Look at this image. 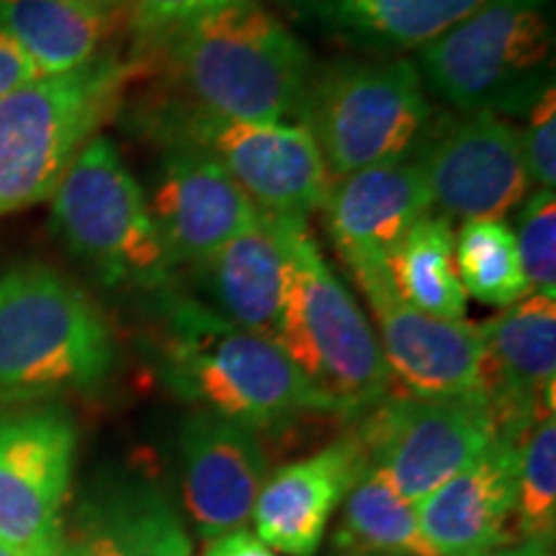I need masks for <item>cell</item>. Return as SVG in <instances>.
I'll return each instance as SVG.
<instances>
[{
    "label": "cell",
    "instance_id": "8d00e7d4",
    "mask_svg": "<svg viewBox=\"0 0 556 556\" xmlns=\"http://www.w3.org/2000/svg\"><path fill=\"white\" fill-rule=\"evenodd\" d=\"M492 556H495V554H492Z\"/></svg>",
    "mask_w": 556,
    "mask_h": 556
},
{
    "label": "cell",
    "instance_id": "6da1fadb",
    "mask_svg": "<svg viewBox=\"0 0 556 556\" xmlns=\"http://www.w3.org/2000/svg\"><path fill=\"white\" fill-rule=\"evenodd\" d=\"M139 78L163 101L242 122L299 116L315 73L307 47L258 0H232L131 47Z\"/></svg>",
    "mask_w": 556,
    "mask_h": 556
},
{
    "label": "cell",
    "instance_id": "d590c367",
    "mask_svg": "<svg viewBox=\"0 0 556 556\" xmlns=\"http://www.w3.org/2000/svg\"><path fill=\"white\" fill-rule=\"evenodd\" d=\"M366 556H381V554H366Z\"/></svg>",
    "mask_w": 556,
    "mask_h": 556
},
{
    "label": "cell",
    "instance_id": "1f68e13d",
    "mask_svg": "<svg viewBox=\"0 0 556 556\" xmlns=\"http://www.w3.org/2000/svg\"><path fill=\"white\" fill-rule=\"evenodd\" d=\"M204 556H276L270 548L263 544V541L250 533L248 528H240V531L227 533V536H219L208 541Z\"/></svg>",
    "mask_w": 556,
    "mask_h": 556
},
{
    "label": "cell",
    "instance_id": "ac0fdd59",
    "mask_svg": "<svg viewBox=\"0 0 556 556\" xmlns=\"http://www.w3.org/2000/svg\"><path fill=\"white\" fill-rule=\"evenodd\" d=\"M518 492V443L495 438L467 469L415 505L435 556H492L510 536Z\"/></svg>",
    "mask_w": 556,
    "mask_h": 556
},
{
    "label": "cell",
    "instance_id": "e0dca14e",
    "mask_svg": "<svg viewBox=\"0 0 556 556\" xmlns=\"http://www.w3.org/2000/svg\"><path fill=\"white\" fill-rule=\"evenodd\" d=\"M368 467L364 441L353 430L317 454L299 458L266 479L255 497V536L270 552L315 556L332 513Z\"/></svg>",
    "mask_w": 556,
    "mask_h": 556
},
{
    "label": "cell",
    "instance_id": "5b68a950",
    "mask_svg": "<svg viewBox=\"0 0 556 556\" xmlns=\"http://www.w3.org/2000/svg\"><path fill=\"white\" fill-rule=\"evenodd\" d=\"M137 78V58L111 50L3 96L0 214L50 199L83 144L124 106Z\"/></svg>",
    "mask_w": 556,
    "mask_h": 556
},
{
    "label": "cell",
    "instance_id": "44dd1931",
    "mask_svg": "<svg viewBox=\"0 0 556 556\" xmlns=\"http://www.w3.org/2000/svg\"><path fill=\"white\" fill-rule=\"evenodd\" d=\"M486 0H283L296 24L374 54L417 52Z\"/></svg>",
    "mask_w": 556,
    "mask_h": 556
},
{
    "label": "cell",
    "instance_id": "ffe728a7",
    "mask_svg": "<svg viewBox=\"0 0 556 556\" xmlns=\"http://www.w3.org/2000/svg\"><path fill=\"white\" fill-rule=\"evenodd\" d=\"M193 276L219 317L255 336L276 340L287 294V250L274 214L197 263Z\"/></svg>",
    "mask_w": 556,
    "mask_h": 556
},
{
    "label": "cell",
    "instance_id": "7c38bea8",
    "mask_svg": "<svg viewBox=\"0 0 556 556\" xmlns=\"http://www.w3.org/2000/svg\"><path fill=\"white\" fill-rule=\"evenodd\" d=\"M78 430L60 407L0 413V544L18 556H50L62 536V505Z\"/></svg>",
    "mask_w": 556,
    "mask_h": 556
},
{
    "label": "cell",
    "instance_id": "f546056e",
    "mask_svg": "<svg viewBox=\"0 0 556 556\" xmlns=\"http://www.w3.org/2000/svg\"><path fill=\"white\" fill-rule=\"evenodd\" d=\"M526 129L520 131L528 176L536 189L554 191L556 186V90L548 88L526 114Z\"/></svg>",
    "mask_w": 556,
    "mask_h": 556
},
{
    "label": "cell",
    "instance_id": "7402d4cb",
    "mask_svg": "<svg viewBox=\"0 0 556 556\" xmlns=\"http://www.w3.org/2000/svg\"><path fill=\"white\" fill-rule=\"evenodd\" d=\"M80 556H191L193 541L170 500L152 484H119L80 513Z\"/></svg>",
    "mask_w": 556,
    "mask_h": 556
},
{
    "label": "cell",
    "instance_id": "30bf717a",
    "mask_svg": "<svg viewBox=\"0 0 556 556\" xmlns=\"http://www.w3.org/2000/svg\"><path fill=\"white\" fill-rule=\"evenodd\" d=\"M356 433L368 464L384 471L413 505L467 469L497 438L482 392L458 397L389 394L361 415Z\"/></svg>",
    "mask_w": 556,
    "mask_h": 556
},
{
    "label": "cell",
    "instance_id": "4dcf8cb0",
    "mask_svg": "<svg viewBox=\"0 0 556 556\" xmlns=\"http://www.w3.org/2000/svg\"><path fill=\"white\" fill-rule=\"evenodd\" d=\"M39 67L34 60L13 41L9 34L0 31V99L26 83L39 78Z\"/></svg>",
    "mask_w": 556,
    "mask_h": 556
},
{
    "label": "cell",
    "instance_id": "277c9868",
    "mask_svg": "<svg viewBox=\"0 0 556 556\" xmlns=\"http://www.w3.org/2000/svg\"><path fill=\"white\" fill-rule=\"evenodd\" d=\"M114 361L106 317L78 283L45 263L0 276V402L90 392Z\"/></svg>",
    "mask_w": 556,
    "mask_h": 556
},
{
    "label": "cell",
    "instance_id": "4316f807",
    "mask_svg": "<svg viewBox=\"0 0 556 556\" xmlns=\"http://www.w3.org/2000/svg\"><path fill=\"white\" fill-rule=\"evenodd\" d=\"M516 533L552 546L556 531V420H539L518 443Z\"/></svg>",
    "mask_w": 556,
    "mask_h": 556
},
{
    "label": "cell",
    "instance_id": "8992f818",
    "mask_svg": "<svg viewBox=\"0 0 556 556\" xmlns=\"http://www.w3.org/2000/svg\"><path fill=\"white\" fill-rule=\"evenodd\" d=\"M554 0H486L413 60L451 109L526 116L554 88Z\"/></svg>",
    "mask_w": 556,
    "mask_h": 556
},
{
    "label": "cell",
    "instance_id": "d6986e66",
    "mask_svg": "<svg viewBox=\"0 0 556 556\" xmlns=\"http://www.w3.org/2000/svg\"><path fill=\"white\" fill-rule=\"evenodd\" d=\"M325 227L345 266L389 258L417 222L433 214L415 157L368 165L330 184Z\"/></svg>",
    "mask_w": 556,
    "mask_h": 556
},
{
    "label": "cell",
    "instance_id": "83f0119b",
    "mask_svg": "<svg viewBox=\"0 0 556 556\" xmlns=\"http://www.w3.org/2000/svg\"><path fill=\"white\" fill-rule=\"evenodd\" d=\"M513 229L531 294L556 296V197L536 189L520 201Z\"/></svg>",
    "mask_w": 556,
    "mask_h": 556
},
{
    "label": "cell",
    "instance_id": "f1b7e54d",
    "mask_svg": "<svg viewBox=\"0 0 556 556\" xmlns=\"http://www.w3.org/2000/svg\"><path fill=\"white\" fill-rule=\"evenodd\" d=\"M99 3L114 16L124 37L131 39V47H139L180 21L232 0H99Z\"/></svg>",
    "mask_w": 556,
    "mask_h": 556
},
{
    "label": "cell",
    "instance_id": "cb8c5ba5",
    "mask_svg": "<svg viewBox=\"0 0 556 556\" xmlns=\"http://www.w3.org/2000/svg\"><path fill=\"white\" fill-rule=\"evenodd\" d=\"M332 544L345 556H435L417 523L415 505L371 464L343 500V520Z\"/></svg>",
    "mask_w": 556,
    "mask_h": 556
},
{
    "label": "cell",
    "instance_id": "3957f363",
    "mask_svg": "<svg viewBox=\"0 0 556 556\" xmlns=\"http://www.w3.org/2000/svg\"><path fill=\"white\" fill-rule=\"evenodd\" d=\"M274 219L287 250V294L274 343L309 381L325 413L366 415L394 387L377 332L319 253L307 217Z\"/></svg>",
    "mask_w": 556,
    "mask_h": 556
},
{
    "label": "cell",
    "instance_id": "9c48e42d",
    "mask_svg": "<svg viewBox=\"0 0 556 556\" xmlns=\"http://www.w3.org/2000/svg\"><path fill=\"white\" fill-rule=\"evenodd\" d=\"M137 124L160 148H186L217 163L261 212L309 217L330 191V173L302 124L242 122L148 101Z\"/></svg>",
    "mask_w": 556,
    "mask_h": 556
},
{
    "label": "cell",
    "instance_id": "2e32d148",
    "mask_svg": "<svg viewBox=\"0 0 556 556\" xmlns=\"http://www.w3.org/2000/svg\"><path fill=\"white\" fill-rule=\"evenodd\" d=\"M178 446L184 503L199 536L214 541L245 528L268 471L255 430L199 409L180 428Z\"/></svg>",
    "mask_w": 556,
    "mask_h": 556
},
{
    "label": "cell",
    "instance_id": "9a60e30c",
    "mask_svg": "<svg viewBox=\"0 0 556 556\" xmlns=\"http://www.w3.org/2000/svg\"><path fill=\"white\" fill-rule=\"evenodd\" d=\"M144 199L173 268L197 266L261 219L217 163L186 148H163Z\"/></svg>",
    "mask_w": 556,
    "mask_h": 556
},
{
    "label": "cell",
    "instance_id": "7a4b0ae2",
    "mask_svg": "<svg viewBox=\"0 0 556 556\" xmlns=\"http://www.w3.org/2000/svg\"><path fill=\"white\" fill-rule=\"evenodd\" d=\"M152 294V366L180 400L250 430L325 415L315 389L274 340L235 328L201 299L173 287Z\"/></svg>",
    "mask_w": 556,
    "mask_h": 556
},
{
    "label": "cell",
    "instance_id": "d4e9b609",
    "mask_svg": "<svg viewBox=\"0 0 556 556\" xmlns=\"http://www.w3.org/2000/svg\"><path fill=\"white\" fill-rule=\"evenodd\" d=\"M387 270L409 307L441 319L467 317V294L454 266V227L428 214L389 253Z\"/></svg>",
    "mask_w": 556,
    "mask_h": 556
},
{
    "label": "cell",
    "instance_id": "e575fe53",
    "mask_svg": "<svg viewBox=\"0 0 556 556\" xmlns=\"http://www.w3.org/2000/svg\"><path fill=\"white\" fill-rule=\"evenodd\" d=\"M0 556H18V554H13L11 548H5L3 544H0Z\"/></svg>",
    "mask_w": 556,
    "mask_h": 556
},
{
    "label": "cell",
    "instance_id": "5bb4252c",
    "mask_svg": "<svg viewBox=\"0 0 556 556\" xmlns=\"http://www.w3.org/2000/svg\"><path fill=\"white\" fill-rule=\"evenodd\" d=\"M482 394L497 438L520 443L556 409V296L528 294L479 328Z\"/></svg>",
    "mask_w": 556,
    "mask_h": 556
},
{
    "label": "cell",
    "instance_id": "8fae6325",
    "mask_svg": "<svg viewBox=\"0 0 556 556\" xmlns=\"http://www.w3.org/2000/svg\"><path fill=\"white\" fill-rule=\"evenodd\" d=\"M413 157L430 206L448 222L503 219L533 186L520 131L495 114H433Z\"/></svg>",
    "mask_w": 556,
    "mask_h": 556
},
{
    "label": "cell",
    "instance_id": "4fadbf2b",
    "mask_svg": "<svg viewBox=\"0 0 556 556\" xmlns=\"http://www.w3.org/2000/svg\"><path fill=\"white\" fill-rule=\"evenodd\" d=\"M364 294L392 381L413 397H458L482 392V332L464 319H441L409 307L394 289L384 261L348 266Z\"/></svg>",
    "mask_w": 556,
    "mask_h": 556
},
{
    "label": "cell",
    "instance_id": "603a6c76",
    "mask_svg": "<svg viewBox=\"0 0 556 556\" xmlns=\"http://www.w3.org/2000/svg\"><path fill=\"white\" fill-rule=\"evenodd\" d=\"M0 31L29 54L41 75L86 65L122 37L99 0H0Z\"/></svg>",
    "mask_w": 556,
    "mask_h": 556
},
{
    "label": "cell",
    "instance_id": "d6a6232c",
    "mask_svg": "<svg viewBox=\"0 0 556 556\" xmlns=\"http://www.w3.org/2000/svg\"><path fill=\"white\" fill-rule=\"evenodd\" d=\"M495 556H552V546L544 541H520L518 546H507Z\"/></svg>",
    "mask_w": 556,
    "mask_h": 556
},
{
    "label": "cell",
    "instance_id": "484cf974",
    "mask_svg": "<svg viewBox=\"0 0 556 556\" xmlns=\"http://www.w3.org/2000/svg\"><path fill=\"white\" fill-rule=\"evenodd\" d=\"M454 266L464 294L490 307H510L531 294L510 225L464 222L454 235Z\"/></svg>",
    "mask_w": 556,
    "mask_h": 556
},
{
    "label": "cell",
    "instance_id": "ba28073f",
    "mask_svg": "<svg viewBox=\"0 0 556 556\" xmlns=\"http://www.w3.org/2000/svg\"><path fill=\"white\" fill-rule=\"evenodd\" d=\"M330 178L409 157L433 109L413 58L338 60L312 73L299 109Z\"/></svg>",
    "mask_w": 556,
    "mask_h": 556
},
{
    "label": "cell",
    "instance_id": "836d02e7",
    "mask_svg": "<svg viewBox=\"0 0 556 556\" xmlns=\"http://www.w3.org/2000/svg\"><path fill=\"white\" fill-rule=\"evenodd\" d=\"M50 556H80V552H78V546L73 544V541L65 539L58 548H54V552H52Z\"/></svg>",
    "mask_w": 556,
    "mask_h": 556
},
{
    "label": "cell",
    "instance_id": "52a82bcc",
    "mask_svg": "<svg viewBox=\"0 0 556 556\" xmlns=\"http://www.w3.org/2000/svg\"><path fill=\"white\" fill-rule=\"evenodd\" d=\"M52 225L103 287L160 291L176 268L150 217L144 189L106 137H90L52 193Z\"/></svg>",
    "mask_w": 556,
    "mask_h": 556
}]
</instances>
